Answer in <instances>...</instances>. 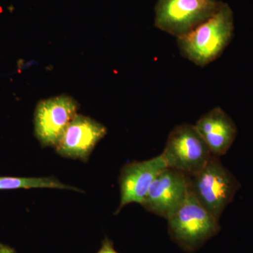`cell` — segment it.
Instances as JSON below:
<instances>
[{
  "mask_svg": "<svg viewBox=\"0 0 253 253\" xmlns=\"http://www.w3.org/2000/svg\"><path fill=\"white\" fill-rule=\"evenodd\" d=\"M188 181L190 192L219 220L241 188L239 181L223 166L219 157L213 155L200 172L188 176Z\"/></svg>",
  "mask_w": 253,
  "mask_h": 253,
  "instance_id": "3957f363",
  "label": "cell"
},
{
  "mask_svg": "<svg viewBox=\"0 0 253 253\" xmlns=\"http://www.w3.org/2000/svg\"><path fill=\"white\" fill-rule=\"evenodd\" d=\"M213 156L225 155L237 136V127L232 118L221 107L205 113L194 125Z\"/></svg>",
  "mask_w": 253,
  "mask_h": 253,
  "instance_id": "30bf717a",
  "label": "cell"
},
{
  "mask_svg": "<svg viewBox=\"0 0 253 253\" xmlns=\"http://www.w3.org/2000/svg\"><path fill=\"white\" fill-rule=\"evenodd\" d=\"M167 167L161 155L144 161H134L123 166L119 176L121 201L116 214L126 205L140 204L153 181Z\"/></svg>",
  "mask_w": 253,
  "mask_h": 253,
  "instance_id": "9c48e42d",
  "label": "cell"
},
{
  "mask_svg": "<svg viewBox=\"0 0 253 253\" xmlns=\"http://www.w3.org/2000/svg\"><path fill=\"white\" fill-rule=\"evenodd\" d=\"M78 104L71 96H54L38 103L35 111V134L44 147H56L78 114Z\"/></svg>",
  "mask_w": 253,
  "mask_h": 253,
  "instance_id": "8992f818",
  "label": "cell"
},
{
  "mask_svg": "<svg viewBox=\"0 0 253 253\" xmlns=\"http://www.w3.org/2000/svg\"><path fill=\"white\" fill-rule=\"evenodd\" d=\"M97 253H119L116 251L114 248V244L112 241H111L108 237H105L103 240L101 248Z\"/></svg>",
  "mask_w": 253,
  "mask_h": 253,
  "instance_id": "7c38bea8",
  "label": "cell"
},
{
  "mask_svg": "<svg viewBox=\"0 0 253 253\" xmlns=\"http://www.w3.org/2000/svg\"><path fill=\"white\" fill-rule=\"evenodd\" d=\"M221 3L219 0H158L155 26L177 39L212 16Z\"/></svg>",
  "mask_w": 253,
  "mask_h": 253,
  "instance_id": "277c9868",
  "label": "cell"
},
{
  "mask_svg": "<svg viewBox=\"0 0 253 253\" xmlns=\"http://www.w3.org/2000/svg\"><path fill=\"white\" fill-rule=\"evenodd\" d=\"M188 194V176L166 167L153 181L141 206L146 211L168 219L184 204Z\"/></svg>",
  "mask_w": 253,
  "mask_h": 253,
  "instance_id": "52a82bcc",
  "label": "cell"
},
{
  "mask_svg": "<svg viewBox=\"0 0 253 253\" xmlns=\"http://www.w3.org/2000/svg\"><path fill=\"white\" fill-rule=\"evenodd\" d=\"M168 220V234L182 251L194 253L220 231L219 220L205 209L190 192Z\"/></svg>",
  "mask_w": 253,
  "mask_h": 253,
  "instance_id": "7a4b0ae2",
  "label": "cell"
},
{
  "mask_svg": "<svg viewBox=\"0 0 253 253\" xmlns=\"http://www.w3.org/2000/svg\"><path fill=\"white\" fill-rule=\"evenodd\" d=\"M167 167L187 176L200 172L212 156L194 125H178L168 135L161 154Z\"/></svg>",
  "mask_w": 253,
  "mask_h": 253,
  "instance_id": "5b68a950",
  "label": "cell"
},
{
  "mask_svg": "<svg viewBox=\"0 0 253 253\" xmlns=\"http://www.w3.org/2000/svg\"><path fill=\"white\" fill-rule=\"evenodd\" d=\"M0 253H16L14 249L11 246L0 244Z\"/></svg>",
  "mask_w": 253,
  "mask_h": 253,
  "instance_id": "4fadbf2b",
  "label": "cell"
},
{
  "mask_svg": "<svg viewBox=\"0 0 253 253\" xmlns=\"http://www.w3.org/2000/svg\"><path fill=\"white\" fill-rule=\"evenodd\" d=\"M234 13L221 1L215 13L185 36L177 38L181 56L200 67L217 60L229 45L234 35Z\"/></svg>",
  "mask_w": 253,
  "mask_h": 253,
  "instance_id": "6da1fadb",
  "label": "cell"
},
{
  "mask_svg": "<svg viewBox=\"0 0 253 253\" xmlns=\"http://www.w3.org/2000/svg\"><path fill=\"white\" fill-rule=\"evenodd\" d=\"M106 134L107 128L104 125L78 113L55 147L56 154L87 162L95 146Z\"/></svg>",
  "mask_w": 253,
  "mask_h": 253,
  "instance_id": "ba28073f",
  "label": "cell"
},
{
  "mask_svg": "<svg viewBox=\"0 0 253 253\" xmlns=\"http://www.w3.org/2000/svg\"><path fill=\"white\" fill-rule=\"evenodd\" d=\"M18 189H59L82 191L78 188L63 184L54 177L0 176V190Z\"/></svg>",
  "mask_w": 253,
  "mask_h": 253,
  "instance_id": "8fae6325",
  "label": "cell"
}]
</instances>
